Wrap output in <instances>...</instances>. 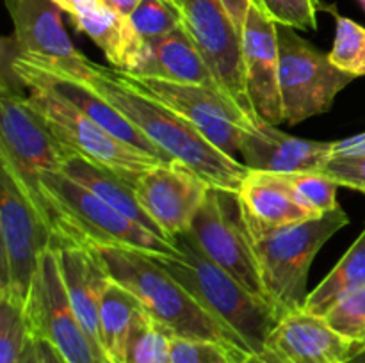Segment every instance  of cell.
Returning <instances> with one entry per match:
<instances>
[{"instance_id":"1","label":"cell","mask_w":365,"mask_h":363,"mask_svg":"<svg viewBox=\"0 0 365 363\" xmlns=\"http://www.w3.org/2000/svg\"><path fill=\"white\" fill-rule=\"evenodd\" d=\"M81 82L103 96L171 160H180L212 187L241 189L250 171L241 160L221 152L184 116L121 82L114 68L95 63Z\"/></svg>"},{"instance_id":"2","label":"cell","mask_w":365,"mask_h":363,"mask_svg":"<svg viewBox=\"0 0 365 363\" xmlns=\"http://www.w3.org/2000/svg\"><path fill=\"white\" fill-rule=\"evenodd\" d=\"M178 256L150 255L171 274L192 298L232 335L246 356L262 351L267 337L278 324L273 306L246 290L235 278L202 251L192 235L173 238Z\"/></svg>"},{"instance_id":"3","label":"cell","mask_w":365,"mask_h":363,"mask_svg":"<svg viewBox=\"0 0 365 363\" xmlns=\"http://www.w3.org/2000/svg\"><path fill=\"white\" fill-rule=\"evenodd\" d=\"M0 88V167L13 177L27 201L61 238V221L43 185V174L59 171L70 149L64 148L29 102L25 85L4 63Z\"/></svg>"},{"instance_id":"4","label":"cell","mask_w":365,"mask_h":363,"mask_svg":"<svg viewBox=\"0 0 365 363\" xmlns=\"http://www.w3.org/2000/svg\"><path fill=\"white\" fill-rule=\"evenodd\" d=\"M110 280L138 298L150 319L173 338L209 340L225 345L241 362L248 356L232 335L155 260L138 249L95 248Z\"/></svg>"},{"instance_id":"5","label":"cell","mask_w":365,"mask_h":363,"mask_svg":"<svg viewBox=\"0 0 365 363\" xmlns=\"http://www.w3.org/2000/svg\"><path fill=\"white\" fill-rule=\"evenodd\" d=\"M349 217L339 206L334 212L303 223L252 233L266 299L278 319L302 310L309 270L319 249L344 226Z\"/></svg>"},{"instance_id":"6","label":"cell","mask_w":365,"mask_h":363,"mask_svg":"<svg viewBox=\"0 0 365 363\" xmlns=\"http://www.w3.org/2000/svg\"><path fill=\"white\" fill-rule=\"evenodd\" d=\"M43 185L61 221V238L53 244L109 246L138 249L146 255H180L173 241L143 228L61 171L43 174Z\"/></svg>"},{"instance_id":"7","label":"cell","mask_w":365,"mask_h":363,"mask_svg":"<svg viewBox=\"0 0 365 363\" xmlns=\"http://www.w3.org/2000/svg\"><path fill=\"white\" fill-rule=\"evenodd\" d=\"M20 80L27 89L29 102L41 116L43 123L52 132L53 137L70 152L86 157L100 166L109 167L110 171L127 178L134 185L141 174L163 164V160L157 157L148 155L114 137L110 132L89 120L84 112L61 98L43 82L34 78H20Z\"/></svg>"},{"instance_id":"8","label":"cell","mask_w":365,"mask_h":363,"mask_svg":"<svg viewBox=\"0 0 365 363\" xmlns=\"http://www.w3.org/2000/svg\"><path fill=\"white\" fill-rule=\"evenodd\" d=\"M0 242V298L27 306L43 255L53 246V233L2 167Z\"/></svg>"},{"instance_id":"9","label":"cell","mask_w":365,"mask_h":363,"mask_svg":"<svg viewBox=\"0 0 365 363\" xmlns=\"http://www.w3.org/2000/svg\"><path fill=\"white\" fill-rule=\"evenodd\" d=\"M280 46V96L284 123L298 125L328 112L335 96L355 77L330 63L327 53L303 39L291 27H278Z\"/></svg>"},{"instance_id":"10","label":"cell","mask_w":365,"mask_h":363,"mask_svg":"<svg viewBox=\"0 0 365 363\" xmlns=\"http://www.w3.org/2000/svg\"><path fill=\"white\" fill-rule=\"evenodd\" d=\"M189 233L214 263L253 295L266 299L253 238L237 192L210 187Z\"/></svg>"},{"instance_id":"11","label":"cell","mask_w":365,"mask_h":363,"mask_svg":"<svg viewBox=\"0 0 365 363\" xmlns=\"http://www.w3.org/2000/svg\"><path fill=\"white\" fill-rule=\"evenodd\" d=\"M116 75L135 91L157 100L163 105L184 116L195 125L221 152L237 159L241 139L246 127L257 117L246 114L225 93L195 84L160 80V78L134 77L118 71ZM239 160V159H237Z\"/></svg>"},{"instance_id":"12","label":"cell","mask_w":365,"mask_h":363,"mask_svg":"<svg viewBox=\"0 0 365 363\" xmlns=\"http://www.w3.org/2000/svg\"><path fill=\"white\" fill-rule=\"evenodd\" d=\"M25 313L31 337L48 342L66 363H109L71 310L53 248L43 255Z\"/></svg>"},{"instance_id":"13","label":"cell","mask_w":365,"mask_h":363,"mask_svg":"<svg viewBox=\"0 0 365 363\" xmlns=\"http://www.w3.org/2000/svg\"><path fill=\"white\" fill-rule=\"evenodd\" d=\"M13 20V45L29 63L86 80L93 70V60L75 48L61 18V7L53 0H6Z\"/></svg>"},{"instance_id":"14","label":"cell","mask_w":365,"mask_h":363,"mask_svg":"<svg viewBox=\"0 0 365 363\" xmlns=\"http://www.w3.org/2000/svg\"><path fill=\"white\" fill-rule=\"evenodd\" d=\"M178 13L221 89L246 114L257 117L246 93L241 34L221 0H178Z\"/></svg>"},{"instance_id":"15","label":"cell","mask_w":365,"mask_h":363,"mask_svg":"<svg viewBox=\"0 0 365 363\" xmlns=\"http://www.w3.org/2000/svg\"><path fill=\"white\" fill-rule=\"evenodd\" d=\"M212 185L180 160L152 167L135 182V196L145 212L170 241L187 233Z\"/></svg>"},{"instance_id":"16","label":"cell","mask_w":365,"mask_h":363,"mask_svg":"<svg viewBox=\"0 0 365 363\" xmlns=\"http://www.w3.org/2000/svg\"><path fill=\"white\" fill-rule=\"evenodd\" d=\"M241 53L246 93L257 117L267 123H284L280 96V46L278 23L252 2L241 32Z\"/></svg>"},{"instance_id":"17","label":"cell","mask_w":365,"mask_h":363,"mask_svg":"<svg viewBox=\"0 0 365 363\" xmlns=\"http://www.w3.org/2000/svg\"><path fill=\"white\" fill-rule=\"evenodd\" d=\"M356 349L335 333L323 317L296 310L282 317L262 351L242 363H348Z\"/></svg>"},{"instance_id":"18","label":"cell","mask_w":365,"mask_h":363,"mask_svg":"<svg viewBox=\"0 0 365 363\" xmlns=\"http://www.w3.org/2000/svg\"><path fill=\"white\" fill-rule=\"evenodd\" d=\"M334 142L294 137L267 121L253 120L241 139L242 164L262 173H319L331 159Z\"/></svg>"},{"instance_id":"19","label":"cell","mask_w":365,"mask_h":363,"mask_svg":"<svg viewBox=\"0 0 365 363\" xmlns=\"http://www.w3.org/2000/svg\"><path fill=\"white\" fill-rule=\"evenodd\" d=\"M57 263L71 310L78 322L103 352L100 333V306L110 276L93 246L53 244ZM106 354V352H103Z\"/></svg>"},{"instance_id":"20","label":"cell","mask_w":365,"mask_h":363,"mask_svg":"<svg viewBox=\"0 0 365 363\" xmlns=\"http://www.w3.org/2000/svg\"><path fill=\"white\" fill-rule=\"evenodd\" d=\"M128 75L203 85L225 93L184 25L163 38L145 41L141 57Z\"/></svg>"},{"instance_id":"21","label":"cell","mask_w":365,"mask_h":363,"mask_svg":"<svg viewBox=\"0 0 365 363\" xmlns=\"http://www.w3.org/2000/svg\"><path fill=\"white\" fill-rule=\"evenodd\" d=\"M237 194L250 233L284 228L316 217L296 201L291 187L277 173L248 171Z\"/></svg>"},{"instance_id":"22","label":"cell","mask_w":365,"mask_h":363,"mask_svg":"<svg viewBox=\"0 0 365 363\" xmlns=\"http://www.w3.org/2000/svg\"><path fill=\"white\" fill-rule=\"evenodd\" d=\"M59 171L70 177L71 180L77 182V184H81L82 187L95 192L98 198H102L110 206H114L121 214L130 217L132 221L141 224L143 228L159 235V237L168 238L163 233V230L153 223L152 217L145 212L141 203L138 201V196H135V185L128 182L127 178L120 177L118 173L110 171L109 167L100 166V164L77 155L73 152L66 153V157L61 162Z\"/></svg>"},{"instance_id":"23","label":"cell","mask_w":365,"mask_h":363,"mask_svg":"<svg viewBox=\"0 0 365 363\" xmlns=\"http://www.w3.org/2000/svg\"><path fill=\"white\" fill-rule=\"evenodd\" d=\"M75 28L88 36L103 52L110 66L130 73L141 57L145 39L139 38L130 20L102 4L86 14L71 18Z\"/></svg>"},{"instance_id":"24","label":"cell","mask_w":365,"mask_h":363,"mask_svg":"<svg viewBox=\"0 0 365 363\" xmlns=\"http://www.w3.org/2000/svg\"><path fill=\"white\" fill-rule=\"evenodd\" d=\"M143 312L141 302L134 294L109 281L100 306V333L102 347L109 363H127V349L132 330Z\"/></svg>"},{"instance_id":"25","label":"cell","mask_w":365,"mask_h":363,"mask_svg":"<svg viewBox=\"0 0 365 363\" xmlns=\"http://www.w3.org/2000/svg\"><path fill=\"white\" fill-rule=\"evenodd\" d=\"M365 285V228L351 248L344 253L337 265L328 273V276L309 292L303 310L312 315L324 317L328 310Z\"/></svg>"},{"instance_id":"26","label":"cell","mask_w":365,"mask_h":363,"mask_svg":"<svg viewBox=\"0 0 365 363\" xmlns=\"http://www.w3.org/2000/svg\"><path fill=\"white\" fill-rule=\"evenodd\" d=\"M328 59L351 77H365V27L335 13L334 48Z\"/></svg>"},{"instance_id":"27","label":"cell","mask_w":365,"mask_h":363,"mask_svg":"<svg viewBox=\"0 0 365 363\" xmlns=\"http://www.w3.org/2000/svg\"><path fill=\"white\" fill-rule=\"evenodd\" d=\"M282 180L291 187L296 201L309 210L312 216L321 217L337 210L339 185L323 173H289L280 174Z\"/></svg>"},{"instance_id":"28","label":"cell","mask_w":365,"mask_h":363,"mask_svg":"<svg viewBox=\"0 0 365 363\" xmlns=\"http://www.w3.org/2000/svg\"><path fill=\"white\" fill-rule=\"evenodd\" d=\"M171 335L150 319L143 310L132 330L127 363H170Z\"/></svg>"},{"instance_id":"29","label":"cell","mask_w":365,"mask_h":363,"mask_svg":"<svg viewBox=\"0 0 365 363\" xmlns=\"http://www.w3.org/2000/svg\"><path fill=\"white\" fill-rule=\"evenodd\" d=\"M31 338L25 306L0 298V363H20Z\"/></svg>"},{"instance_id":"30","label":"cell","mask_w":365,"mask_h":363,"mask_svg":"<svg viewBox=\"0 0 365 363\" xmlns=\"http://www.w3.org/2000/svg\"><path fill=\"white\" fill-rule=\"evenodd\" d=\"M323 319L351 344H365V285L335 302Z\"/></svg>"},{"instance_id":"31","label":"cell","mask_w":365,"mask_h":363,"mask_svg":"<svg viewBox=\"0 0 365 363\" xmlns=\"http://www.w3.org/2000/svg\"><path fill=\"white\" fill-rule=\"evenodd\" d=\"M128 20L145 41L163 38L184 25L180 13L166 0H141Z\"/></svg>"},{"instance_id":"32","label":"cell","mask_w":365,"mask_h":363,"mask_svg":"<svg viewBox=\"0 0 365 363\" xmlns=\"http://www.w3.org/2000/svg\"><path fill=\"white\" fill-rule=\"evenodd\" d=\"M282 27L316 31L319 0H253Z\"/></svg>"},{"instance_id":"33","label":"cell","mask_w":365,"mask_h":363,"mask_svg":"<svg viewBox=\"0 0 365 363\" xmlns=\"http://www.w3.org/2000/svg\"><path fill=\"white\" fill-rule=\"evenodd\" d=\"M170 363H242L225 345L209 340L171 338Z\"/></svg>"},{"instance_id":"34","label":"cell","mask_w":365,"mask_h":363,"mask_svg":"<svg viewBox=\"0 0 365 363\" xmlns=\"http://www.w3.org/2000/svg\"><path fill=\"white\" fill-rule=\"evenodd\" d=\"M319 173L327 174L339 187L365 192V155L334 157Z\"/></svg>"},{"instance_id":"35","label":"cell","mask_w":365,"mask_h":363,"mask_svg":"<svg viewBox=\"0 0 365 363\" xmlns=\"http://www.w3.org/2000/svg\"><path fill=\"white\" fill-rule=\"evenodd\" d=\"M253 0H221V4L225 6V9L230 14L232 21H234L235 28L239 31V34L242 32V27H245L246 16H248L250 6H252Z\"/></svg>"},{"instance_id":"36","label":"cell","mask_w":365,"mask_h":363,"mask_svg":"<svg viewBox=\"0 0 365 363\" xmlns=\"http://www.w3.org/2000/svg\"><path fill=\"white\" fill-rule=\"evenodd\" d=\"M53 2L61 7V11L68 13L71 18H77L88 11L95 9V7L102 6L103 0H53Z\"/></svg>"},{"instance_id":"37","label":"cell","mask_w":365,"mask_h":363,"mask_svg":"<svg viewBox=\"0 0 365 363\" xmlns=\"http://www.w3.org/2000/svg\"><path fill=\"white\" fill-rule=\"evenodd\" d=\"M36 347H38V356H39V363H66L63 359V356L45 340H36Z\"/></svg>"},{"instance_id":"38","label":"cell","mask_w":365,"mask_h":363,"mask_svg":"<svg viewBox=\"0 0 365 363\" xmlns=\"http://www.w3.org/2000/svg\"><path fill=\"white\" fill-rule=\"evenodd\" d=\"M139 2H141V0H103V4H106L109 9H113L114 13L121 14V16L125 18H130V14L134 13L135 7L139 6Z\"/></svg>"},{"instance_id":"39","label":"cell","mask_w":365,"mask_h":363,"mask_svg":"<svg viewBox=\"0 0 365 363\" xmlns=\"http://www.w3.org/2000/svg\"><path fill=\"white\" fill-rule=\"evenodd\" d=\"M20 363H39V356H38V347H36L34 338H31L27 344V349L24 352V358H21Z\"/></svg>"},{"instance_id":"40","label":"cell","mask_w":365,"mask_h":363,"mask_svg":"<svg viewBox=\"0 0 365 363\" xmlns=\"http://www.w3.org/2000/svg\"><path fill=\"white\" fill-rule=\"evenodd\" d=\"M348 363H365V344L356 345V349L353 351V354L349 356Z\"/></svg>"},{"instance_id":"41","label":"cell","mask_w":365,"mask_h":363,"mask_svg":"<svg viewBox=\"0 0 365 363\" xmlns=\"http://www.w3.org/2000/svg\"><path fill=\"white\" fill-rule=\"evenodd\" d=\"M166 2H168V4H171V6L175 7V2H173V0H166ZM175 9H177V7H175ZM177 11H178V9H177Z\"/></svg>"},{"instance_id":"42","label":"cell","mask_w":365,"mask_h":363,"mask_svg":"<svg viewBox=\"0 0 365 363\" xmlns=\"http://www.w3.org/2000/svg\"><path fill=\"white\" fill-rule=\"evenodd\" d=\"M359 2H360V6H362L364 11H365V0H359Z\"/></svg>"},{"instance_id":"43","label":"cell","mask_w":365,"mask_h":363,"mask_svg":"<svg viewBox=\"0 0 365 363\" xmlns=\"http://www.w3.org/2000/svg\"><path fill=\"white\" fill-rule=\"evenodd\" d=\"M173 2H175V7H177V9H178V0H173Z\"/></svg>"}]
</instances>
